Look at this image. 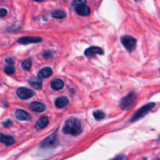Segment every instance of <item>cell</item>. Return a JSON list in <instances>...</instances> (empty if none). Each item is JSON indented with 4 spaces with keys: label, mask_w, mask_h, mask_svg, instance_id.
Instances as JSON below:
<instances>
[{
    "label": "cell",
    "mask_w": 160,
    "mask_h": 160,
    "mask_svg": "<svg viewBox=\"0 0 160 160\" xmlns=\"http://www.w3.org/2000/svg\"><path fill=\"white\" fill-rule=\"evenodd\" d=\"M62 131L65 134H71L73 136L78 135L82 132L81 121L77 118L71 117L65 121Z\"/></svg>",
    "instance_id": "6da1fadb"
},
{
    "label": "cell",
    "mask_w": 160,
    "mask_h": 160,
    "mask_svg": "<svg viewBox=\"0 0 160 160\" xmlns=\"http://www.w3.org/2000/svg\"><path fill=\"white\" fill-rule=\"evenodd\" d=\"M155 106V104L154 102L148 103V104H146L145 106H144L143 107H141V109H138L137 112L133 116V117L130 120V122H135L136 120H140V119L143 118L145 115H147L152 109Z\"/></svg>",
    "instance_id": "7a4b0ae2"
},
{
    "label": "cell",
    "mask_w": 160,
    "mask_h": 160,
    "mask_svg": "<svg viewBox=\"0 0 160 160\" xmlns=\"http://www.w3.org/2000/svg\"><path fill=\"white\" fill-rule=\"evenodd\" d=\"M136 95L135 92H130L126 96L122 98L120 101V108L122 110H126L129 108L131 107L136 101Z\"/></svg>",
    "instance_id": "3957f363"
},
{
    "label": "cell",
    "mask_w": 160,
    "mask_h": 160,
    "mask_svg": "<svg viewBox=\"0 0 160 160\" xmlns=\"http://www.w3.org/2000/svg\"><path fill=\"white\" fill-rule=\"evenodd\" d=\"M57 143L56 132H53L40 142V147L42 148H53L57 145Z\"/></svg>",
    "instance_id": "277c9868"
},
{
    "label": "cell",
    "mask_w": 160,
    "mask_h": 160,
    "mask_svg": "<svg viewBox=\"0 0 160 160\" xmlns=\"http://www.w3.org/2000/svg\"><path fill=\"white\" fill-rule=\"evenodd\" d=\"M122 45L128 52H133L136 46V40L130 35H124L121 38Z\"/></svg>",
    "instance_id": "5b68a950"
},
{
    "label": "cell",
    "mask_w": 160,
    "mask_h": 160,
    "mask_svg": "<svg viewBox=\"0 0 160 160\" xmlns=\"http://www.w3.org/2000/svg\"><path fill=\"white\" fill-rule=\"evenodd\" d=\"M17 95L20 99L27 100L35 95L34 92L27 88H19L17 90Z\"/></svg>",
    "instance_id": "8992f818"
},
{
    "label": "cell",
    "mask_w": 160,
    "mask_h": 160,
    "mask_svg": "<svg viewBox=\"0 0 160 160\" xmlns=\"http://www.w3.org/2000/svg\"><path fill=\"white\" fill-rule=\"evenodd\" d=\"M42 42V38L40 37H34V36H25L21 37L17 40V42L22 45H28V44L39 43Z\"/></svg>",
    "instance_id": "52a82bcc"
},
{
    "label": "cell",
    "mask_w": 160,
    "mask_h": 160,
    "mask_svg": "<svg viewBox=\"0 0 160 160\" xmlns=\"http://www.w3.org/2000/svg\"><path fill=\"white\" fill-rule=\"evenodd\" d=\"M85 56H87V57H91V56H93L94 55L96 54H104V51L102 48H99V47L97 46H93L89 47L87 49H86L84 52Z\"/></svg>",
    "instance_id": "ba28073f"
},
{
    "label": "cell",
    "mask_w": 160,
    "mask_h": 160,
    "mask_svg": "<svg viewBox=\"0 0 160 160\" xmlns=\"http://www.w3.org/2000/svg\"><path fill=\"white\" fill-rule=\"evenodd\" d=\"M15 117L17 120H21V121L31 120V115L23 109H17L15 111Z\"/></svg>",
    "instance_id": "9c48e42d"
},
{
    "label": "cell",
    "mask_w": 160,
    "mask_h": 160,
    "mask_svg": "<svg viewBox=\"0 0 160 160\" xmlns=\"http://www.w3.org/2000/svg\"><path fill=\"white\" fill-rule=\"evenodd\" d=\"M29 108L33 112H38V113H40V112H44L45 110V105L41 102H31L30 104Z\"/></svg>",
    "instance_id": "30bf717a"
},
{
    "label": "cell",
    "mask_w": 160,
    "mask_h": 160,
    "mask_svg": "<svg viewBox=\"0 0 160 160\" xmlns=\"http://www.w3.org/2000/svg\"><path fill=\"white\" fill-rule=\"evenodd\" d=\"M48 123H49V119L47 118V117H41V118L36 122L35 124V129H36L37 131L44 129L45 127H47Z\"/></svg>",
    "instance_id": "8fae6325"
},
{
    "label": "cell",
    "mask_w": 160,
    "mask_h": 160,
    "mask_svg": "<svg viewBox=\"0 0 160 160\" xmlns=\"http://www.w3.org/2000/svg\"><path fill=\"white\" fill-rule=\"evenodd\" d=\"M75 12L80 16L83 17H86V16L89 15L90 13V9L88 6L86 5H83V6H79L78 7L75 8Z\"/></svg>",
    "instance_id": "7c38bea8"
},
{
    "label": "cell",
    "mask_w": 160,
    "mask_h": 160,
    "mask_svg": "<svg viewBox=\"0 0 160 160\" xmlns=\"http://www.w3.org/2000/svg\"><path fill=\"white\" fill-rule=\"evenodd\" d=\"M52 73H53L52 69L49 67H45L39 70V73H38V77L40 79H44V78H47L51 76Z\"/></svg>",
    "instance_id": "4fadbf2b"
},
{
    "label": "cell",
    "mask_w": 160,
    "mask_h": 160,
    "mask_svg": "<svg viewBox=\"0 0 160 160\" xmlns=\"http://www.w3.org/2000/svg\"><path fill=\"white\" fill-rule=\"evenodd\" d=\"M0 142L6 145H11L15 143V139L12 136L6 135V134L0 133Z\"/></svg>",
    "instance_id": "5bb4252c"
},
{
    "label": "cell",
    "mask_w": 160,
    "mask_h": 160,
    "mask_svg": "<svg viewBox=\"0 0 160 160\" xmlns=\"http://www.w3.org/2000/svg\"><path fill=\"white\" fill-rule=\"evenodd\" d=\"M28 83H29V84L31 87L37 89V90H40L42 87V81H41L39 78H35V77H32V78H30V79L28 80Z\"/></svg>",
    "instance_id": "9a60e30c"
},
{
    "label": "cell",
    "mask_w": 160,
    "mask_h": 160,
    "mask_svg": "<svg viewBox=\"0 0 160 160\" xmlns=\"http://www.w3.org/2000/svg\"><path fill=\"white\" fill-rule=\"evenodd\" d=\"M68 99L67 98H66L65 96H61L58 97L57 98L55 101V106L58 109H61V108H64L68 104Z\"/></svg>",
    "instance_id": "2e32d148"
},
{
    "label": "cell",
    "mask_w": 160,
    "mask_h": 160,
    "mask_svg": "<svg viewBox=\"0 0 160 160\" xmlns=\"http://www.w3.org/2000/svg\"><path fill=\"white\" fill-rule=\"evenodd\" d=\"M64 81H63L61 79H58V78L57 79L53 80V81L51 82V84H50L51 88L55 91H59L61 90V89H62L63 87H64Z\"/></svg>",
    "instance_id": "e0dca14e"
},
{
    "label": "cell",
    "mask_w": 160,
    "mask_h": 160,
    "mask_svg": "<svg viewBox=\"0 0 160 160\" xmlns=\"http://www.w3.org/2000/svg\"><path fill=\"white\" fill-rule=\"evenodd\" d=\"M66 16H67L66 12L61 9H57L52 12V17L56 19H64L65 18Z\"/></svg>",
    "instance_id": "ac0fdd59"
},
{
    "label": "cell",
    "mask_w": 160,
    "mask_h": 160,
    "mask_svg": "<svg viewBox=\"0 0 160 160\" xmlns=\"http://www.w3.org/2000/svg\"><path fill=\"white\" fill-rule=\"evenodd\" d=\"M93 115L94 118H95L97 120H101L105 117V113L101 110L94 111Z\"/></svg>",
    "instance_id": "d6986e66"
},
{
    "label": "cell",
    "mask_w": 160,
    "mask_h": 160,
    "mask_svg": "<svg viewBox=\"0 0 160 160\" xmlns=\"http://www.w3.org/2000/svg\"><path fill=\"white\" fill-rule=\"evenodd\" d=\"M31 66H32V62H31V59H25V60H24L21 63L22 68L24 70H29L30 69H31Z\"/></svg>",
    "instance_id": "ffe728a7"
},
{
    "label": "cell",
    "mask_w": 160,
    "mask_h": 160,
    "mask_svg": "<svg viewBox=\"0 0 160 160\" xmlns=\"http://www.w3.org/2000/svg\"><path fill=\"white\" fill-rule=\"evenodd\" d=\"M86 0H73L72 2V6L74 8H76L79 6H83V5H86Z\"/></svg>",
    "instance_id": "44dd1931"
},
{
    "label": "cell",
    "mask_w": 160,
    "mask_h": 160,
    "mask_svg": "<svg viewBox=\"0 0 160 160\" xmlns=\"http://www.w3.org/2000/svg\"><path fill=\"white\" fill-rule=\"evenodd\" d=\"M4 72L6 74L11 75L15 73V70H14V68L12 66H7V67H6L4 68Z\"/></svg>",
    "instance_id": "7402d4cb"
},
{
    "label": "cell",
    "mask_w": 160,
    "mask_h": 160,
    "mask_svg": "<svg viewBox=\"0 0 160 160\" xmlns=\"http://www.w3.org/2000/svg\"><path fill=\"white\" fill-rule=\"evenodd\" d=\"M7 14V10L5 8H0V17H6Z\"/></svg>",
    "instance_id": "603a6c76"
},
{
    "label": "cell",
    "mask_w": 160,
    "mask_h": 160,
    "mask_svg": "<svg viewBox=\"0 0 160 160\" xmlns=\"http://www.w3.org/2000/svg\"><path fill=\"white\" fill-rule=\"evenodd\" d=\"M12 123H13L12 121H11L10 120H7L5 122H3V127H5V128H9L10 126H12Z\"/></svg>",
    "instance_id": "cb8c5ba5"
},
{
    "label": "cell",
    "mask_w": 160,
    "mask_h": 160,
    "mask_svg": "<svg viewBox=\"0 0 160 160\" xmlns=\"http://www.w3.org/2000/svg\"><path fill=\"white\" fill-rule=\"evenodd\" d=\"M42 56H43L44 58H45V59H48V58L51 57L52 53L50 52H44L42 53Z\"/></svg>",
    "instance_id": "d4e9b609"
},
{
    "label": "cell",
    "mask_w": 160,
    "mask_h": 160,
    "mask_svg": "<svg viewBox=\"0 0 160 160\" xmlns=\"http://www.w3.org/2000/svg\"><path fill=\"white\" fill-rule=\"evenodd\" d=\"M6 62L9 66L13 65L14 64V61L13 60V59H11V58H7V59H6Z\"/></svg>",
    "instance_id": "484cf974"
},
{
    "label": "cell",
    "mask_w": 160,
    "mask_h": 160,
    "mask_svg": "<svg viewBox=\"0 0 160 160\" xmlns=\"http://www.w3.org/2000/svg\"><path fill=\"white\" fill-rule=\"evenodd\" d=\"M125 156L124 155H119L118 156H116L115 159H113L112 160H125Z\"/></svg>",
    "instance_id": "4316f807"
},
{
    "label": "cell",
    "mask_w": 160,
    "mask_h": 160,
    "mask_svg": "<svg viewBox=\"0 0 160 160\" xmlns=\"http://www.w3.org/2000/svg\"><path fill=\"white\" fill-rule=\"evenodd\" d=\"M34 1H35V2H41V1H42V0H34Z\"/></svg>",
    "instance_id": "83f0119b"
},
{
    "label": "cell",
    "mask_w": 160,
    "mask_h": 160,
    "mask_svg": "<svg viewBox=\"0 0 160 160\" xmlns=\"http://www.w3.org/2000/svg\"><path fill=\"white\" fill-rule=\"evenodd\" d=\"M155 160H160V158H158V159H155Z\"/></svg>",
    "instance_id": "f1b7e54d"
},
{
    "label": "cell",
    "mask_w": 160,
    "mask_h": 160,
    "mask_svg": "<svg viewBox=\"0 0 160 160\" xmlns=\"http://www.w3.org/2000/svg\"><path fill=\"white\" fill-rule=\"evenodd\" d=\"M135 1H138V0H135Z\"/></svg>",
    "instance_id": "f546056e"
}]
</instances>
